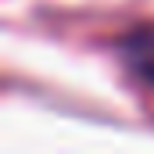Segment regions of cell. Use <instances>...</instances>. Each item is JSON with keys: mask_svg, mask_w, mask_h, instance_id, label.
Returning <instances> with one entry per match:
<instances>
[{"mask_svg": "<svg viewBox=\"0 0 154 154\" xmlns=\"http://www.w3.org/2000/svg\"><path fill=\"white\" fill-rule=\"evenodd\" d=\"M122 61L140 82L154 86V25H143L122 39Z\"/></svg>", "mask_w": 154, "mask_h": 154, "instance_id": "1", "label": "cell"}]
</instances>
